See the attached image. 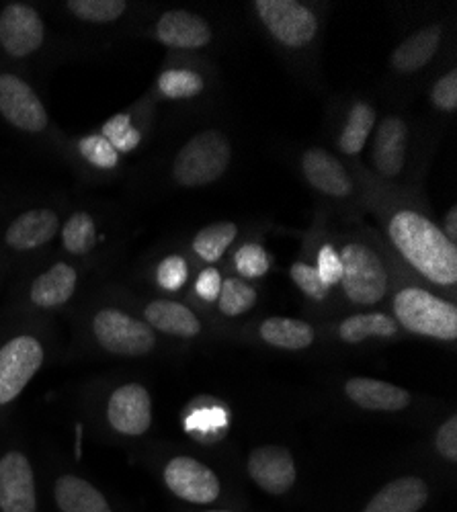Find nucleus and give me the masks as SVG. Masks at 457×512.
Instances as JSON below:
<instances>
[{
  "mask_svg": "<svg viewBox=\"0 0 457 512\" xmlns=\"http://www.w3.org/2000/svg\"><path fill=\"white\" fill-rule=\"evenodd\" d=\"M390 238L404 259L437 285L457 281V248L425 216L402 209L390 220Z\"/></svg>",
  "mask_w": 457,
  "mask_h": 512,
  "instance_id": "nucleus-1",
  "label": "nucleus"
},
{
  "mask_svg": "<svg viewBox=\"0 0 457 512\" xmlns=\"http://www.w3.org/2000/svg\"><path fill=\"white\" fill-rule=\"evenodd\" d=\"M232 146L222 132L207 130L191 138L177 154L173 175L183 187L216 183L230 166Z\"/></svg>",
  "mask_w": 457,
  "mask_h": 512,
  "instance_id": "nucleus-2",
  "label": "nucleus"
},
{
  "mask_svg": "<svg viewBox=\"0 0 457 512\" xmlns=\"http://www.w3.org/2000/svg\"><path fill=\"white\" fill-rule=\"evenodd\" d=\"M394 314L398 322L414 334L439 340L457 338V308L425 289H402L394 297Z\"/></svg>",
  "mask_w": 457,
  "mask_h": 512,
  "instance_id": "nucleus-3",
  "label": "nucleus"
},
{
  "mask_svg": "<svg viewBox=\"0 0 457 512\" xmlns=\"http://www.w3.org/2000/svg\"><path fill=\"white\" fill-rule=\"evenodd\" d=\"M46 361L35 334H15L0 345V410L13 404Z\"/></svg>",
  "mask_w": 457,
  "mask_h": 512,
  "instance_id": "nucleus-4",
  "label": "nucleus"
},
{
  "mask_svg": "<svg viewBox=\"0 0 457 512\" xmlns=\"http://www.w3.org/2000/svg\"><path fill=\"white\" fill-rule=\"evenodd\" d=\"M93 336L97 345L119 357H144L156 345L154 330L117 308H101L93 316Z\"/></svg>",
  "mask_w": 457,
  "mask_h": 512,
  "instance_id": "nucleus-5",
  "label": "nucleus"
},
{
  "mask_svg": "<svg viewBox=\"0 0 457 512\" xmlns=\"http://www.w3.org/2000/svg\"><path fill=\"white\" fill-rule=\"evenodd\" d=\"M341 285L353 304L373 306L388 291V273L380 256L371 248L351 242L341 250Z\"/></svg>",
  "mask_w": 457,
  "mask_h": 512,
  "instance_id": "nucleus-6",
  "label": "nucleus"
},
{
  "mask_svg": "<svg viewBox=\"0 0 457 512\" xmlns=\"http://www.w3.org/2000/svg\"><path fill=\"white\" fill-rule=\"evenodd\" d=\"M0 117L23 134H44L50 115L35 89L19 74L0 72Z\"/></svg>",
  "mask_w": 457,
  "mask_h": 512,
  "instance_id": "nucleus-7",
  "label": "nucleus"
},
{
  "mask_svg": "<svg viewBox=\"0 0 457 512\" xmlns=\"http://www.w3.org/2000/svg\"><path fill=\"white\" fill-rule=\"evenodd\" d=\"M255 9L269 33L287 48H304L314 39L318 21L296 0H257Z\"/></svg>",
  "mask_w": 457,
  "mask_h": 512,
  "instance_id": "nucleus-8",
  "label": "nucleus"
},
{
  "mask_svg": "<svg viewBox=\"0 0 457 512\" xmlns=\"http://www.w3.org/2000/svg\"><path fill=\"white\" fill-rule=\"evenodd\" d=\"M46 41V23L25 3H9L0 11V48L11 58L33 56Z\"/></svg>",
  "mask_w": 457,
  "mask_h": 512,
  "instance_id": "nucleus-9",
  "label": "nucleus"
},
{
  "mask_svg": "<svg viewBox=\"0 0 457 512\" xmlns=\"http://www.w3.org/2000/svg\"><path fill=\"white\" fill-rule=\"evenodd\" d=\"M0 512H37L33 465L19 449L0 455Z\"/></svg>",
  "mask_w": 457,
  "mask_h": 512,
  "instance_id": "nucleus-10",
  "label": "nucleus"
},
{
  "mask_svg": "<svg viewBox=\"0 0 457 512\" xmlns=\"http://www.w3.org/2000/svg\"><path fill=\"white\" fill-rule=\"evenodd\" d=\"M107 422L123 437H140L152 424V400L140 383H123L107 400Z\"/></svg>",
  "mask_w": 457,
  "mask_h": 512,
  "instance_id": "nucleus-11",
  "label": "nucleus"
},
{
  "mask_svg": "<svg viewBox=\"0 0 457 512\" xmlns=\"http://www.w3.org/2000/svg\"><path fill=\"white\" fill-rule=\"evenodd\" d=\"M164 482L175 496L195 504H210L220 496L218 476L193 457H175L166 463Z\"/></svg>",
  "mask_w": 457,
  "mask_h": 512,
  "instance_id": "nucleus-12",
  "label": "nucleus"
},
{
  "mask_svg": "<svg viewBox=\"0 0 457 512\" xmlns=\"http://www.w3.org/2000/svg\"><path fill=\"white\" fill-rule=\"evenodd\" d=\"M248 474L269 494L281 496L296 484V463L283 447H259L248 457Z\"/></svg>",
  "mask_w": 457,
  "mask_h": 512,
  "instance_id": "nucleus-13",
  "label": "nucleus"
},
{
  "mask_svg": "<svg viewBox=\"0 0 457 512\" xmlns=\"http://www.w3.org/2000/svg\"><path fill=\"white\" fill-rule=\"evenodd\" d=\"M60 232L58 213L50 207L27 209L7 226L5 244L17 252L37 250L52 242Z\"/></svg>",
  "mask_w": 457,
  "mask_h": 512,
  "instance_id": "nucleus-14",
  "label": "nucleus"
},
{
  "mask_svg": "<svg viewBox=\"0 0 457 512\" xmlns=\"http://www.w3.org/2000/svg\"><path fill=\"white\" fill-rule=\"evenodd\" d=\"M156 37L166 48L199 50L212 41V29L193 13L166 11L156 23Z\"/></svg>",
  "mask_w": 457,
  "mask_h": 512,
  "instance_id": "nucleus-15",
  "label": "nucleus"
},
{
  "mask_svg": "<svg viewBox=\"0 0 457 512\" xmlns=\"http://www.w3.org/2000/svg\"><path fill=\"white\" fill-rule=\"evenodd\" d=\"M78 287V271L68 263H54L29 285V302L39 310H54L72 300Z\"/></svg>",
  "mask_w": 457,
  "mask_h": 512,
  "instance_id": "nucleus-16",
  "label": "nucleus"
},
{
  "mask_svg": "<svg viewBox=\"0 0 457 512\" xmlns=\"http://www.w3.org/2000/svg\"><path fill=\"white\" fill-rule=\"evenodd\" d=\"M302 170L308 183L324 195L347 197L353 191V183L345 166L322 148H310L304 154Z\"/></svg>",
  "mask_w": 457,
  "mask_h": 512,
  "instance_id": "nucleus-17",
  "label": "nucleus"
},
{
  "mask_svg": "<svg viewBox=\"0 0 457 512\" xmlns=\"http://www.w3.org/2000/svg\"><path fill=\"white\" fill-rule=\"evenodd\" d=\"M406 136V123L400 117H386L380 121L371 148L373 164L380 175L396 177L402 173L406 162Z\"/></svg>",
  "mask_w": 457,
  "mask_h": 512,
  "instance_id": "nucleus-18",
  "label": "nucleus"
},
{
  "mask_svg": "<svg viewBox=\"0 0 457 512\" xmlns=\"http://www.w3.org/2000/svg\"><path fill=\"white\" fill-rule=\"evenodd\" d=\"M345 394L351 402L365 410L378 412H398L410 406L412 398L406 390L394 386V383L369 379V377H353L345 383Z\"/></svg>",
  "mask_w": 457,
  "mask_h": 512,
  "instance_id": "nucleus-19",
  "label": "nucleus"
},
{
  "mask_svg": "<svg viewBox=\"0 0 457 512\" xmlns=\"http://www.w3.org/2000/svg\"><path fill=\"white\" fill-rule=\"evenodd\" d=\"M429 500V488L421 478H400L384 486L363 512H419Z\"/></svg>",
  "mask_w": 457,
  "mask_h": 512,
  "instance_id": "nucleus-20",
  "label": "nucleus"
},
{
  "mask_svg": "<svg viewBox=\"0 0 457 512\" xmlns=\"http://www.w3.org/2000/svg\"><path fill=\"white\" fill-rule=\"evenodd\" d=\"M54 498L60 512H113L101 490L74 474L56 480Z\"/></svg>",
  "mask_w": 457,
  "mask_h": 512,
  "instance_id": "nucleus-21",
  "label": "nucleus"
},
{
  "mask_svg": "<svg viewBox=\"0 0 457 512\" xmlns=\"http://www.w3.org/2000/svg\"><path fill=\"white\" fill-rule=\"evenodd\" d=\"M439 44H441V27L439 25L423 27L417 33H412L408 39H404L402 44L394 50L392 66L402 74L417 72L433 60V56L439 50Z\"/></svg>",
  "mask_w": 457,
  "mask_h": 512,
  "instance_id": "nucleus-22",
  "label": "nucleus"
},
{
  "mask_svg": "<svg viewBox=\"0 0 457 512\" xmlns=\"http://www.w3.org/2000/svg\"><path fill=\"white\" fill-rule=\"evenodd\" d=\"M144 318L150 328L175 336H195L201 330L199 318L189 308L177 302H150L144 308Z\"/></svg>",
  "mask_w": 457,
  "mask_h": 512,
  "instance_id": "nucleus-23",
  "label": "nucleus"
},
{
  "mask_svg": "<svg viewBox=\"0 0 457 512\" xmlns=\"http://www.w3.org/2000/svg\"><path fill=\"white\" fill-rule=\"evenodd\" d=\"M265 343L277 349L300 351L314 343V330L310 324L294 318H269L261 324Z\"/></svg>",
  "mask_w": 457,
  "mask_h": 512,
  "instance_id": "nucleus-24",
  "label": "nucleus"
},
{
  "mask_svg": "<svg viewBox=\"0 0 457 512\" xmlns=\"http://www.w3.org/2000/svg\"><path fill=\"white\" fill-rule=\"evenodd\" d=\"M62 246L76 256L91 252L97 246V224L91 213L76 211L64 222L60 230Z\"/></svg>",
  "mask_w": 457,
  "mask_h": 512,
  "instance_id": "nucleus-25",
  "label": "nucleus"
},
{
  "mask_svg": "<svg viewBox=\"0 0 457 512\" xmlns=\"http://www.w3.org/2000/svg\"><path fill=\"white\" fill-rule=\"evenodd\" d=\"M345 343H361L365 338H388L396 334V322L386 314H357L347 318L339 328Z\"/></svg>",
  "mask_w": 457,
  "mask_h": 512,
  "instance_id": "nucleus-26",
  "label": "nucleus"
},
{
  "mask_svg": "<svg viewBox=\"0 0 457 512\" xmlns=\"http://www.w3.org/2000/svg\"><path fill=\"white\" fill-rule=\"evenodd\" d=\"M238 234V228L232 222H218L203 228L195 240L193 250L201 256L205 263H216L222 259V254L230 248Z\"/></svg>",
  "mask_w": 457,
  "mask_h": 512,
  "instance_id": "nucleus-27",
  "label": "nucleus"
},
{
  "mask_svg": "<svg viewBox=\"0 0 457 512\" xmlns=\"http://www.w3.org/2000/svg\"><path fill=\"white\" fill-rule=\"evenodd\" d=\"M376 125V111L369 107L367 103H357L347 119L345 130L341 134L339 146L345 154H359Z\"/></svg>",
  "mask_w": 457,
  "mask_h": 512,
  "instance_id": "nucleus-28",
  "label": "nucleus"
},
{
  "mask_svg": "<svg viewBox=\"0 0 457 512\" xmlns=\"http://www.w3.org/2000/svg\"><path fill=\"white\" fill-rule=\"evenodd\" d=\"M126 0H70L66 3L68 13H72L76 19L85 23L105 25L115 23L128 11Z\"/></svg>",
  "mask_w": 457,
  "mask_h": 512,
  "instance_id": "nucleus-29",
  "label": "nucleus"
},
{
  "mask_svg": "<svg viewBox=\"0 0 457 512\" xmlns=\"http://www.w3.org/2000/svg\"><path fill=\"white\" fill-rule=\"evenodd\" d=\"M101 136L119 152L130 154L134 152L142 142V132L132 123V117L128 113H117L109 121H105Z\"/></svg>",
  "mask_w": 457,
  "mask_h": 512,
  "instance_id": "nucleus-30",
  "label": "nucleus"
},
{
  "mask_svg": "<svg viewBox=\"0 0 457 512\" xmlns=\"http://www.w3.org/2000/svg\"><path fill=\"white\" fill-rule=\"evenodd\" d=\"M158 91L166 99H191L203 91V78L191 70H166L158 78Z\"/></svg>",
  "mask_w": 457,
  "mask_h": 512,
  "instance_id": "nucleus-31",
  "label": "nucleus"
},
{
  "mask_svg": "<svg viewBox=\"0 0 457 512\" xmlns=\"http://www.w3.org/2000/svg\"><path fill=\"white\" fill-rule=\"evenodd\" d=\"M218 304L222 314L240 316L257 304V291L240 279H228L222 283Z\"/></svg>",
  "mask_w": 457,
  "mask_h": 512,
  "instance_id": "nucleus-32",
  "label": "nucleus"
},
{
  "mask_svg": "<svg viewBox=\"0 0 457 512\" xmlns=\"http://www.w3.org/2000/svg\"><path fill=\"white\" fill-rule=\"evenodd\" d=\"M78 152L91 166L101 170H113L119 164V152L101 134L80 138Z\"/></svg>",
  "mask_w": 457,
  "mask_h": 512,
  "instance_id": "nucleus-33",
  "label": "nucleus"
},
{
  "mask_svg": "<svg viewBox=\"0 0 457 512\" xmlns=\"http://www.w3.org/2000/svg\"><path fill=\"white\" fill-rule=\"evenodd\" d=\"M234 263L236 271L248 279H259L269 271V256L265 248L259 244H244L236 252Z\"/></svg>",
  "mask_w": 457,
  "mask_h": 512,
  "instance_id": "nucleus-34",
  "label": "nucleus"
},
{
  "mask_svg": "<svg viewBox=\"0 0 457 512\" xmlns=\"http://www.w3.org/2000/svg\"><path fill=\"white\" fill-rule=\"evenodd\" d=\"M187 277H189L187 261L179 254L166 256L156 271V281L166 291H179L187 283Z\"/></svg>",
  "mask_w": 457,
  "mask_h": 512,
  "instance_id": "nucleus-35",
  "label": "nucleus"
},
{
  "mask_svg": "<svg viewBox=\"0 0 457 512\" xmlns=\"http://www.w3.org/2000/svg\"><path fill=\"white\" fill-rule=\"evenodd\" d=\"M322 283L326 287H332L341 283V277H343V263H341V256L339 252L332 248L330 244L322 246L320 254H318V267H316Z\"/></svg>",
  "mask_w": 457,
  "mask_h": 512,
  "instance_id": "nucleus-36",
  "label": "nucleus"
},
{
  "mask_svg": "<svg viewBox=\"0 0 457 512\" xmlns=\"http://www.w3.org/2000/svg\"><path fill=\"white\" fill-rule=\"evenodd\" d=\"M292 279L294 283L314 300H324V295L328 291V287L322 283L318 271L306 263H296L292 267Z\"/></svg>",
  "mask_w": 457,
  "mask_h": 512,
  "instance_id": "nucleus-37",
  "label": "nucleus"
},
{
  "mask_svg": "<svg viewBox=\"0 0 457 512\" xmlns=\"http://www.w3.org/2000/svg\"><path fill=\"white\" fill-rule=\"evenodd\" d=\"M433 103L441 111H455L457 109V72H449L443 78H439L431 93Z\"/></svg>",
  "mask_w": 457,
  "mask_h": 512,
  "instance_id": "nucleus-38",
  "label": "nucleus"
},
{
  "mask_svg": "<svg viewBox=\"0 0 457 512\" xmlns=\"http://www.w3.org/2000/svg\"><path fill=\"white\" fill-rule=\"evenodd\" d=\"M222 283V275L216 269H205L195 283V291L203 302H218Z\"/></svg>",
  "mask_w": 457,
  "mask_h": 512,
  "instance_id": "nucleus-39",
  "label": "nucleus"
},
{
  "mask_svg": "<svg viewBox=\"0 0 457 512\" xmlns=\"http://www.w3.org/2000/svg\"><path fill=\"white\" fill-rule=\"evenodd\" d=\"M437 451L449 461L457 459V418L455 416H451L439 429Z\"/></svg>",
  "mask_w": 457,
  "mask_h": 512,
  "instance_id": "nucleus-40",
  "label": "nucleus"
},
{
  "mask_svg": "<svg viewBox=\"0 0 457 512\" xmlns=\"http://www.w3.org/2000/svg\"><path fill=\"white\" fill-rule=\"evenodd\" d=\"M453 244L457 240V207H451L445 218V232H443Z\"/></svg>",
  "mask_w": 457,
  "mask_h": 512,
  "instance_id": "nucleus-41",
  "label": "nucleus"
},
{
  "mask_svg": "<svg viewBox=\"0 0 457 512\" xmlns=\"http://www.w3.org/2000/svg\"><path fill=\"white\" fill-rule=\"evenodd\" d=\"M212 512H224V510H212Z\"/></svg>",
  "mask_w": 457,
  "mask_h": 512,
  "instance_id": "nucleus-42",
  "label": "nucleus"
}]
</instances>
